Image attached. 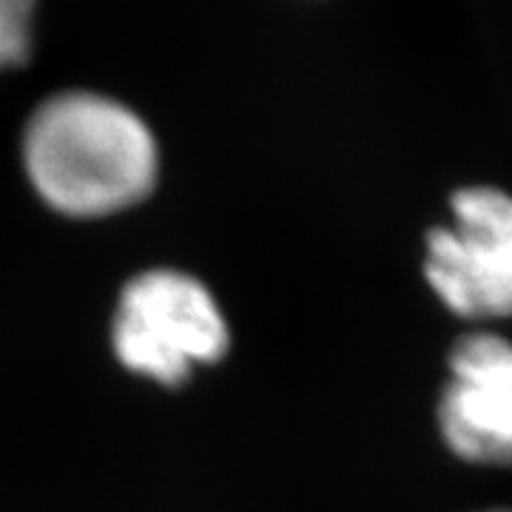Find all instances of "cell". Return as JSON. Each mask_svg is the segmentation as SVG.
Wrapping results in <instances>:
<instances>
[{
  "mask_svg": "<svg viewBox=\"0 0 512 512\" xmlns=\"http://www.w3.org/2000/svg\"><path fill=\"white\" fill-rule=\"evenodd\" d=\"M20 157L40 200L80 220L143 202L160 177V146L143 114L97 89L40 100L23 126Z\"/></svg>",
  "mask_w": 512,
  "mask_h": 512,
  "instance_id": "cell-1",
  "label": "cell"
},
{
  "mask_svg": "<svg viewBox=\"0 0 512 512\" xmlns=\"http://www.w3.org/2000/svg\"><path fill=\"white\" fill-rule=\"evenodd\" d=\"M111 345L128 370L174 387L194 365L220 362L228 350V325L214 296L194 276L146 271L120 296Z\"/></svg>",
  "mask_w": 512,
  "mask_h": 512,
  "instance_id": "cell-2",
  "label": "cell"
},
{
  "mask_svg": "<svg viewBox=\"0 0 512 512\" xmlns=\"http://www.w3.org/2000/svg\"><path fill=\"white\" fill-rule=\"evenodd\" d=\"M453 225L427 237L424 274L464 319L512 316V194L493 185L458 188Z\"/></svg>",
  "mask_w": 512,
  "mask_h": 512,
  "instance_id": "cell-3",
  "label": "cell"
},
{
  "mask_svg": "<svg viewBox=\"0 0 512 512\" xmlns=\"http://www.w3.org/2000/svg\"><path fill=\"white\" fill-rule=\"evenodd\" d=\"M439 416L458 458L512 464V342L495 333L458 339Z\"/></svg>",
  "mask_w": 512,
  "mask_h": 512,
  "instance_id": "cell-4",
  "label": "cell"
},
{
  "mask_svg": "<svg viewBox=\"0 0 512 512\" xmlns=\"http://www.w3.org/2000/svg\"><path fill=\"white\" fill-rule=\"evenodd\" d=\"M40 0H0V74L29 63L37 40Z\"/></svg>",
  "mask_w": 512,
  "mask_h": 512,
  "instance_id": "cell-5",
  "label": "cell"
},
{
  "mask_svg": "<svg viewBox=\"0 0 512 512\" xmlns=\"http://www.w3.org/2000/svg\"><path fill=\"white\" fill-rule=\"evenodd\" d=\"M495 512H512V510H495Z\"/></svg>",
  "mask_w": 512,
  "mask_h": 512,
  "instance_id": "cell-6",
  "label": "cell"
}]
</instances>
